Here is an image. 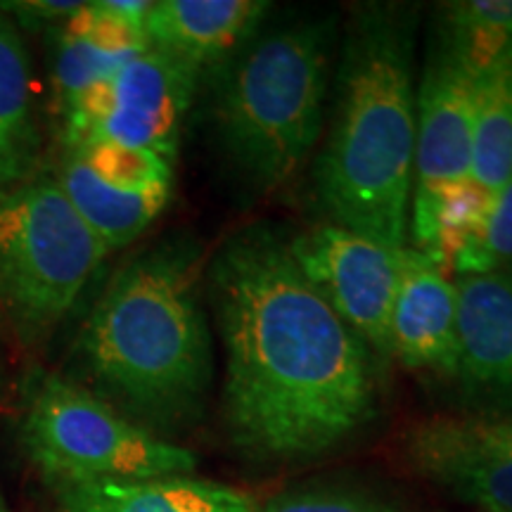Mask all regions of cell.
<instances>
[{
    "instance_id": "obj_13",
    "label": "cell",
    "mask_w": 512,
    "mask_h": 512,
    "mask_svg": "<svg viewBox=\"0 0 512 512\" xmlns=\"http://www.w3.org/2000/svg\"><path fill=\"white\" fill-rule=\"evenodd\" d=\"M150 0H98L81 3L55 29L53 91L57 110L91 91L133 57L145 53V17Z\"/></svg>"
},
{
    "instance_id": "obj_1",
    "label": "cell",
    "mask_w": 512,
    "mask_h": 512,
    "mask_svg": "<svg viewBox=\"0 0 512 512\" xmlns=\"http://www.w3.org/2000/svg\"><path fill=\"white\" fill-rule=\"evenodd\" d=\"M226 356L233 444L268 463L316 458L375 415L373 354L294 261L290 233L249 223L204 273Z\"/></svg>"
},
{
    "instance_id": "obj_9",
    "label": "cell",
    "mask_w": 512,
    "mask_h": 512,
    "mask_svg": "<svg viewBox=\"0 0 512 512\" xmlns=\"http://www.w3.org/2000/svg\"><path fill=\"white\" fill-rule=\"evenodd\" d=\"M290 249L306 280L323 294L349 330L377 358H392V306L401 249L354 230L323 223L290 235Z\"/></svg>"
},
{
    "instance_id": "obj_6",
    "label": "cell",
    "mask_w": 512,
    "mask_h": 512,
    "mask_svg": "<svg viewBox=\"0 0 512 512\" xmlns=\"http://www.w3.org/2000/svg\"><path fill=\"white\" fill-rule=\"evenodd\" d=\"M19 439L50 484L192 475L197 456L145 430L67 377L34 382Z\"/></svg>"
},
{
    "instance_id": "obj_15",
    "label": "cell",
    "mask_w": 512,
    "mask_h": 512,
    "mask_svg": "<svg viewBox=\"0 0 512 512\" xmlns=\"http://www.w3.org/2000/svg\"><path fill=\"white\" fill-rule=\"evenodd\" d=\"M266 0H155L145 17L152 48L188 62L197 72L216 69L259 31Z\"/></svg>"
},
{
    "instance_id": "obj_7",
    "label": "cell",
    "mask_w": 512,
    "mask_h": 512,
    "mask_svg": "<svg viewBox=\"0 0 512 512\" xmlns=\"http://www.w3.org/2000/svg\"><path fill=\"white\" fill-rule=\"evenodd\" d=\"M197 79L188 62L150 46L64 107L62 145L138 147L176 162Z\"/></svg>"
},
{
    "instance_id": "obj_2",
    "label": "cell",
    "mask_w": 512,
    "mask_h": 512,
    "mask_svg": "<svg viewBox=\"0 0 512 512\" xmlns=\"http://www.w3.org/2000/svg\"><path fill=\"white\" fill-rule=\"evenodd\" d=\"M207 256L190 235L124 261L83 320L72 356L88 392L152 432L195 420L214 380Z\"/></svg>"
},
{
    "instance_id": "obj_14",
    "label": "cell",
    "mask_w": 512,
    "mask_h": 512,
    "mask_svg": "<svg viewBox=\"0 0 512 512\" xmlns=\"http://www.w3.org/2000/svg\"><path fill=\"white\" fill-rule=\"evenodd\" d=\"M458 287L420 249H401L392 306V358L408 370L451 377L458 361Z\"/></svg>"
},
{
    "instance_id": "obj_5",
    "label": "cell",
    "mask_w": 512,
    "mask_h": 512,
    "mask_svg": "<svg viewBox=\"0 0 512 512\" xmlns=\"http://www.w3.org/2000/svg\"><path fill=\"white\" fill-rule=\"evenodd\" d=\"M107 254L55 181L0 200V323L22 342L41 344Z\"/></svg>"
},
{
    "instance_id": "obj_24",
    "label": "cell",
    "mask_w": 512,
    "mask_h": 512,
    "mask_svg": "<svg viewBox=\"0 0 512 512\" xmlns=\"http://www.w3.org/2000/svg\"><path fill=\"white\" fill-rule=\"evenodd\" d=\"M0 512H5V503H3V496H0Z\"/></svg>"
},
{
    "instance_id": "obj_10",
    "label": "cell",
    "mask_w": 512,
    "mask_h": 512,
    "mask_svg": "<svg viewBox=\"0 0 512 512\" xmlns=\"http://www.w3.org/2000/svg\"><path fill=\"white\" fill-rule=\"evenodd\" d=\"M479 105V83L432 46L418 88L411 216L408 238L427 252L434 238L439 195L463 183L472 171V136Z\"/></svg>"
},
{
    "instance_id": "obj_3",
    "label": "cell",
    "mask_w": 512,
    "mask_h": 512,
    "mask_svg": "<svg viewBox=\"0 0 512 512\" xmlns=\"http://www.w3.org/2000/svg\"><path fill=\"white\" fill-rule=\"evenodd\" d=\"M418 10H354L337 62V98L316 157V192L330 223L403 249L411 216L418 88Z\"/></svg>"
},
{
    "instance_id": "obj_23",
    "label": "cell",
    "mask_w": 512,
    "mask_h": 512,
    "mask_svg": "<svg viewBox=\"0 0 512 512\" xmlns=\"http://www.w3.org/2000/svg\"><path fill=\"white\" fill-rule=\"evenodd\" d=\"M81 3H57V0H31V3H3L0 8L15 12L17 17H22L27 24H57L64 22L72 12L79 10Z\"/></svg>"
},
{
    "instance_id": "obj_11",
    "label": "cell",
    "mask_w": 512,
    "mask_h": 512,
    "mask_svg": "<svg viewBox=\"0 0 512 512\" xmlns=\"http://www.w3.org/2000/svg\"><path fill=\"white\" fill-rule=\"evenodd\" d=\"M408 456L422 477L460 501L512 512V420H425L408 437Z\"/></svg>"
},
{
    "instance_id": "obj_17",
    "label": "cell",
    "mask_w": 512,
    "mask_h": 512,
    "mask_svg": "<svg viewBox=\"0 0 512 512\" xmlns=\"http://www.w3.org/2000/svg\"><path fill=\"white\" fill-rule=\"evenodd\" d=\"M38 150L27 48L12 22L0 17V200L34 183Z\"/></svg>"
},
{
    "instance_id": "obj_20",
    "label": "cell",
    "mask_w": 512,
    "mask_h": 512,
    "mask_svg": "<svg viewBox=\"0 0 512 512\" xmlns=\"http://www.w3.org/2000/svg\"><path fill=\"white\" fill-rule=\"evenodd\" d=\"M491 204L494 195L472 178L446 188L434 209V238L425 254L432 256L441 268L444 264L453 266L458 254H463L482 235Z\"/></svg>"
},
{
    "instance_id": "obj_12",
    "label": "cell",
    "mask_w": 512,
    "mask_h": 512,
    "mask_svg": "<svg viewBox=\"0 0 512 512\" xmlns=\"http://www.w3.org/2000/svg\"><path fill=\"white\" fill-rule=\"evenodd\" d=\"M458 361L453 380L489 418L512 420V275L458 278Z\"/></svg>"
},
{
    "instance_id": "obj_16",
    "label": "cell",
    "mask_w": 512,
    "mask_h": 512,
    "mask_svg": "<svg viewBox=\"0 0 512 512\" xmlns=\"http://www.w3.org/2000/svg\"><path fill=\"white\" fill-rule=\"evenodd\" d=\"M53 486L60 512H259L242 491L192 475Z\"/></svg>"
},
{
    "instance_id": "obj_19",
    "label": "cell",
    "mask_w": 512,
    "mask_h": 512,
    "mask_svg": "<svg viewBox=\"0 0 512 512\" xmlns=\"http://www.w3.org/2000/svg\"><path fill=\"white\" fill-rule=\"evenodd\" d=\"M470 178L491 195L512 178V64L479 83Z\"/></svg>"
},
{
    "instance_id": "obj_22",
    "label": "cell",
    "mask_w": 512,
    "mask_h": 512,
    "mask_svg": "<svg viewBox=\"0 0 512 512\" xmlns=\"http://www.w3.org/2000/svg\"><path fill=\"white\" fill-rule=\"evenodd\" d=\"M264 512H401L387 498L351 486H311L273 496Z\"/></svg>"
},
{
    "instance_id": "obj_4",
    "label": "cell",
    "mask_w": 512,
    "mask_h": 512,
    "mask_svg": "<svg viewBox=\"0 0 512 512\" xmlns=\"http://www.w3.org/2000/svg\"><path fill=\"white\" fill-rule=\"evenodd\" d=\"M335 17L256 31L216 69L211 126L249 195H273L302 171L325 131Z\"/></svg>"
},
{
    "instance_id": "obj_18",
    "label": "cell",
    "mask_w": 512,
    "mask_h": 512,
    "mask_svg": "<svg viewBox=\"0 0 512 512\" xmlns=\"http://www.w3.org/2000/svg\"><path fill=\"white\" fill-rule=\"evenodd\" d=\"M439 17L437 48L470 79L512 64V0H453Z\"/></svg>"
},
{
    "instance_id": "obj_8",
    "label": "cell",
    "mask_w": 512,
    "mask_h": 512,
    "mask_svg": "<svg viewBox=\"0 0 512 512\" xmlns=\"http://www.w3.org/2000/svg\"><path fill=\"white\" fill-rule=\"evenodd\" d=\"M76 214L110 252L140 238L166 209L174 162L138 147L86 143L64 147L55 178Z\"/></svg>"
},
{
    "instance_id": "obj_21",
    "label": "cell",
    "mask_w": 512,
    "mask_h": 512,
    "mask_svg": "<svg viewBox=\"0 0 512 512\" xmlns=\"http://www.w3.org/2000/svg\"><path fill=\"white\" fill-rule=\"evenodd\" d=\"M512 266V178L494 195L482 235L458 254L453 271L465 275L505 273Z\"/></svg>"
}]
</instances>
